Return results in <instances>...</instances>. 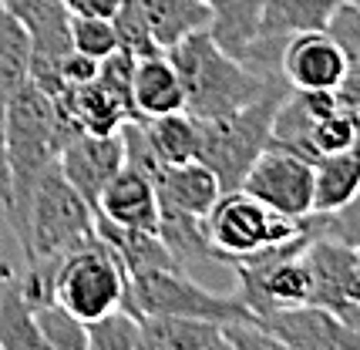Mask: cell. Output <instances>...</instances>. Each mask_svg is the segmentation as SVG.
I'll use <instances>...</instances> for the list:
<instances>
[{
    "label": "cell",
    "mask_w": 360,
    "mask_h": 350,
    "mask_svg": "<svg viewBox=\"0 0 360 350\" xmlns=\"http://www.w3.org/2000/svg\"><path fill=\"white\" fill-rule=\"evenodd\" d=\"M75 138V131L61 122L51 95H44L34 81L20 88L4 118V172H7V195H4V219L17 229L27 195L41 182L47 169L61 159V148Z\"/></svg>",
    "instance_id": "6da1fadb"
},
{
    "label": "cell",
    "mask_w": 360,
    "mask_h": 350,
    "mask_svg": "<svg viewBox=\"0 0 360 350\" xmlns=\"http://www.w3.org/2000/svg\"><path fill=\"white\" fill-rule=\"evenodd\" d=\"M165 54L182 81V95H186L182 112H188L199 122H212V118L239 112L252 101H259L273 84L286 81L280 71L266 74V71H256L239 58L226 54L209 37V31L188 34Z\"/></svg>",
    "instance_id": "7a4b0ae2"
},
{
    "label": "cell",
    "mask_w": 360,
    "mask_h": 350,
    "mask_svg": "<svg viewBox=\"0 0 360 350\" xmlns=\"http://www.w3.org/2000/svg\"><path fill=\"white\" fill-rule=\"evenodd\" d=\"M94 212L81 192L61 175V169H47L41 182L31 189L24 216L17 223L14 236L24 249V263L37 259H61L98 239Z\"/></svg>",
    "instance_id": "3957f363"
},
{
    "label": "cell",
    "mask_w": 360,
    "mask_h": 350,
    "mask_svg": "<svg viewBox=\"0 0 360 350\" xmlns=\"http://www.w3.org/2000/svg\"><path fill=\"white\" fill-rule=\"evenodd\" d=\"M286 95H290V84L280 81L259 101H252L246 108L212 118V122H199V155L195 159L202 162L205 169H212L222 192L239 189L252 159L269 145L273 115H276Z\"/></svg>",
    "instance_id": "277c9868"
},
{
    "label": "cell",
    "mask_w": 360,
    "mask_h": 350,
    "mask_svg": "<svg viewBox=\"0 0 360 350\" xmlns=\"http://www.w3.org/2000/svg\"><path fill=\"white\" fill-rule=\"evenodd\" d=\"M125 310L135 317H192L209 323L250 320L252 313L239 297H222L195 283L186 266H155L125 280Z\"/></svg>",
    "instance_id": "5b68a950"
},
{
    "label": "cell",
    "mask_w": 360,
    "mask_h": 350,
    "mask_svg": "<svg viewBox=\"0 0 360 350\" xmlns=\"http://www.w3.org/2000/svg\"><path fill=\"white\" fill-rule=\"evenodd\" d=\"M303 229H307V219H290L276 209L263 206L259 199L246 195L243 189L222 192L216 206L202 216L209 256L222 263H236L263 246L286 242Z\"/></svg>",
    "instance_id": "8992f818"
},
{
    "label": "cell",
    "mask_w": 360,
    "mask_h": 350,
    "mask_svg": "<svg viewBox=\"0 0 360 350\" xmlns=\"http://www.w3.org/2000/svg\"><path fill=\"white\" fill-rule=\"evenodd\" d=\"M54 303L81 323H94L125 306V273L101 239L58 259Z\"/></svg>",
    "instance_id": "52a82bcc"
},
{
    "label": "cell",
    "mask_w": 360,
    "mask_h": 350,
    "mask_svg": "<svg viewBox=\"0 0 360 350\" xmlns=\"http://www.w3.org/2000/svg\"><path fill=\"white\" fill-rule=\"evenodd\" d=\"M31 37V81L44 95H61V61L71 54V11L64 0H0Z\"/></svg>",
    "instance_id": "ba28073f"
},
{
    "label": "cell",
    "mask_w": 360,
    "mask_h": 350,
    "mask_svg": "<svg viewBox=\"0 0 360 350\" xmlns=\"http://www.w3.org/2000/svg\"><path fill=\"white\" fill-rule=\"evenodd\" d=\"M239 189L290 219L314 216V162L266 145L246 169Z\"/></svg>",
    "instance_id": "9c48e42d"
},
{
    "label": "cell",
    "mask_w": 360,
    "mask_h": 350,
    "mask_svg": "<svg viewBox=\"0 0 360 350\" xmlns=\"http://www.w3.org/2000/svg\"><path fill=\"white\" fill-rule=\"evenodd\" d=\"M252 320L263 323L273 337H280L290 350H360L357 323L316 303L276 306Z\"/></svg>",
    "instance_id": "30bf717a"
},
{
    "label": "cell",
    "mask_w": 360,
    "mask_h": 350,
    "mask_svg": "<svg viewBox=\"0 0 360 350\" xmlns=\"http://www.w3.org/2000/svg\"><path fill=\"white\" fill-rule=\"evenodd\" d=\"M61 175L81 192V199L88 206H98L101 192L108 189V182L125 169V142H122V131H111V135H91V131H81L71 142L61 148V159H58Z\"/></svg>",
    "instance_id": "8fae6325"
},
{
    "label": "cell",
    "mask_w": 360,
    "mask_h": 350,
    "mask_svg": "<svg viewBox=\"0 0 360 350\" xmlns=\"http://www.w3.org/2000/svg\"><path fill=\"white\" fill-rule=\"evenodd\" d=\"M280 74L293 91H337L344 84V54L327 31H303L280 48Z\"/></svg>",
    "instance_id": "7c38bea8"
},
{
    "label": "cell",
    "mask_w": 360,
    "mask_h": 350,
    "mask_svg": "<svg viewBox=\"0 0 360 350\" xmlns=\"http://www.w3.org/2000/svg\"><path fill=\"white\" fill-rule=\"evenodd\" d=\"M94 212L101 219L125 229H141V233H158V192L148 175L139 169H122L101 192Z\"/></svg>",
    "instance_id": "4fadbf2b"
},
{
    "label": "cell",
    "mask_w": 360,
    "mask_h": 350,
    "mask_svg": "<svg viewBox=\"0 0 360 350\" xmlns=\"http://www.w3.org/2000/svg\"><path fill=\"white\" fill-rule=\"evenodd\" d=\"M152 186L158 192V206L179 209V212L199 216V219L222 195L219 179L199 159L182 162V165H158V172L152 175Z\"/></svg>",
    "instance_id": "5bb4252c"
},
{
    "label": "cell",
    "mask_w": 360,
    "mask_h": 350,
    "mask_svg": "<svg viewBox=\"0 0 360 350\" xmlns=\"http://www.w3.org/2000/svg\"><path fill=\"white\" fill-rule=\"evenodd\" d=\"M31 81V37L17 24L11 11L0 7V202L7 195V172H4V118L11 101Z\"/></svg>",
    "instance_id": "9a60e30c"
},
{
    "label": "cell",
    "mask_w": 360,
    "mask_h": 350,
    "mask_svg": "<svg viewBox=\"0 0 360 350\" xmlns=\"http://www.w3.org/2000/svg\"><path fill=\"white\" fill-rule=\"evenodd\" d=\"M131 105L139 118H158L186 108L182 81L172 67L169 54L158 51L148 58H135V74H131Z\"/></svg>",
    "instance_id": "2e32d148"
},
{
    "label": "cell",
    "mask_w": 360,
    "mask_h": 350,
    "mask_svg": "<svg viewBox=\"0 0 360 350\" xmlns=\"http://www.w3.org/2000/svg\"><path fill=\"white\" fill-rule=\"evenodd\" d=\"M209 11V37L226 54L246 64L259 44V20H263V0H202Z\"/></svg>",
    "instance_id": "e0dca14e"
},
{
    "label": "cell",
    "mask_w": 360,
    "mask_h": 350,
    "mask_svg": "<svg viewBox=\"0 0 360 350\" xmlns=\"http://www.w3.org/2000/svg\"><path fill=\"white\" fill-rule=\"evenodd\" d=\"M360 189V138L314 162V216H330Z\"/></svg>",
    "instance_id": "ac0fdd59"
},
{
    "label": "cell",
    "mask_w": 360,
    "mask_h": 350,
    "mask_svg": "<svg viewBox=\"0 0 360 350\" xmlns=\"http://www.w3.org/2000/svg\"><path fill=\"white\" fill-rule=\"evenodd\" d=\"M344 0H263L259 41L283 44L286 37L303 31H323L333 11Z\"/></svg>",
    "instance_id": "d6986e66"
},
{
    "label": "cell",
    "mask_w": 360,
    "mask_h": 350,
    "mask_svg": "<svg viewBox=\"0 0 360 350\" xmlns=\"http://www.w3.org/2000/svg\"><path fill=\"white\" fill-rule=\"evenodd\" d=\"M145 27L162 51L179 44L182 37L209 27V11L202 0H139Z\"/></svg>",
    "instance_id": "ffe728a7"
},
{
    "label": "cell",
    "mask_w": 360,
    "mask_h": 350,
    "mask_svg": "<svg viewBox=\"0 0 360 350\" xmlns=\"http://www.w3.org/2000/svg\"><path fill=\"white\" fill-rule=\"evenodd\" d=\"M139 350H209L219 337V323L192 317H135Z\"/></svg>",
    "instance_id": "44dd1931"
},
{
    "label": "cell",
    "mask_w": 360,
    "mask_h": 350,
    "mask_svg": "<svg viewBox=\"0 0 360 350\" xmlns=\"http://www.w3.org/2000/svg\"><path fill=\"white\" fill-rule=\"evenodd\" d=\"M145 135L155 148L158 162L165 165H182L199 155V118L188 112L158 115V118H141Z\"/></svg>",
    "instance_id": "7402d4cb"
},
{
    "label": "cell",
    "mask_w": 360,
    "mask_h": 350,
    "mask_svg": "<svg viewBox=\"0 0 360 350\" xmlns=\"http://www.w3.org/2000/svg\"><path fill=\"white\" fill-rule=\"evenodd\" d=\"M0 350H47L34 306L17 283L0 290Z\"/></svg>",
    "instance_id": "603a6c76"
},
{
    "label": "cell",
    "mask_w": 360,
    "mask_h": 350,
    "mask_svg": "<svg viewBox=\"0 0 360 350\" xmlns=\"http://www.w3.org/2000/svg\"><path fill=\"white\" fill-rule=\"evenodd\" d=\"M323 31L333 37V44L344 54V84L337 88V95L344 98L347 105L360 108V11H354L344 0L333 11Z\"/></svg>",
    "instance_id": "cb8c5ba5"
},
{
    "label": "cell",
    "mask_w": 360,
    "mask_h": 350,
    "mask_svg": "<svg viewBox=\"0 0 360 350\" xmlns=\"http://www.w3.org/2000/svg\"><path fill=\"white\" fill-rule=\"evenodd\" d=\"M34 317L41 323L47 350H88V323L71 317L58 303H41L34 306Z\"/></svg>",
    "instance_id": "d4e9b609"
},
{
    "label": "cell",
    "mask_w": 360,
    "mask_h": 350,
    "mask_svg": "<svg viewBox=\"0 0 360 350\" xmlns=\"http://www.w3.org/2000/svg\"><path fill=\"white\" fill-rule=\"evenodd\" d=\"M88 350H139V320L125 306L88 323Z\"/></svg>",
    "instance_id": "484cf974"
},
{
    "label": "cell",
    "mask_w": 360,
    "mask_h": 350,
    "mask_svg": "<svg viewBox=\"0 0 360 350\" xmlns=\"http://www.w3.org/2000/svg\"><path fill=\"white\" fill-rule=\"evenodd\" d=\"M71 51L88 54V58H94V61L108 58L111 51H118L115 20H108V17H81V14H71Z\"/></svg>",
    "instance_id": "4316f807"
},
{
    "label": "cell",
    "mask_w": 360,
    "mask_h": 350,
    "mask_svg": "<svg viewBox=\"0 0 360 350\" xmlns=\"http://www.w3.org/2000/svg\"><path fill=\"white\" fill-rule=\"evenodd\" d=\"M316 233L330 239H340L347 246H360V189L354 192V199L340 206L330 216H314Z\"/></svg>",
    "instance_id": "83f0119b"
},
{
    "label": "cell",
    "mask_w": 360,
    "mask_h": 350,
    "mask_svg": "<svg viewBox=\"0 0 360 350\" xmlns=\"http://www.w3.org/2000/svg\"><path fill=\"white\" fill-rule=\"evenodd\" d=\"M222 337L233 344V350H290L280 337H273L263 323H256L252 317L226 323V327H222Z\"/></svg>",
    "instance_id": "f1b7e54d"
},
{
    "label": "cell",
    "mask_w": 360,
    "mask_h": 350,
    "mask_svg": "<svg viewBox=\"0 0 360 350\" xmlns=\"http://www.w3.org/2000/svg\"><path fill=\"white\" fill-rule=\"evenodd\" d=\"M94 78H98V61H94V58L78 54V51L64 54V61H61V84L64 88H81V84H91Z\"/></svg>",
    "instance_id": "f546056e"
},
{
    "label": "cell",
    "mask_w": 360,
    "mask_h": 350,
    "mask_svg": "<svg viewBox=\"0 0 360 350\" xmlns=\"http://www.w3.org/2000/svg\"><path fill=\"white\" fill-rule=\"evenodd\" d=\"M71 14H81V17H115L122 11L125 0H64Z\"/></svg>",
    "instance_id": "4dcf8cb0"
},
{
    "label": "cell",
    "mask_w": 360,
    "mask_h": 350,
    "mask_svg": "<svg viewBox=\"0 0 360 350\" xmlns=\"http://www.w3.org/2000/svg\"><path fill=\"white\" fill-rule=\"evenodd\" d=\"M209 350H233V344H229V340L222 337V327H219V337L212 340V347H209Z\"/></svg>",
    "instance_id": "1f68e13d"
},
{
    "label": "cell",
    "mask_w": 360,
    "mask_h": 350,
    "mask_svg": "<svg viewBox=\"0 0 360 350\" xmlns=\"http://www.w3.org/2000/svg\"><path fill=\"white\" fill-rule=\"evenodd\" d=\"M347 4H350V7H354V11H360V0H347Z\"/></svg>",
    "instance_id": "d6a6232c"
},
{
    "label": "cell",
    "mask_w": 360,
    "mask_h": 350,
    "mask_svg": "<svg viewBox=\"0 0 360 350\" xmlns=\"http://www.w3.org/2000/svg\"><path fill=\"white\" fill-rule=\"evenodd\" d=\"M350 323H357V327H360V313H357V317H354V320H350Z\"/></svg>",
    "instance_id": "836d02e7"
},
{
    "label": "cell",
    "mask_w": 360,
    "mask_h": 350,
    "mask_svg": "<svg viewBox=\"0 0 360 350\" xmlns=\"http://www.w3.org/2000/svg\"><path fill=\"white\" fill-rule=\"evenodd\" d=\"M354 249H357V263H360V246H354Z\"/></svg>",
    "instance_id": "e575fe53"
}]
</instances>
